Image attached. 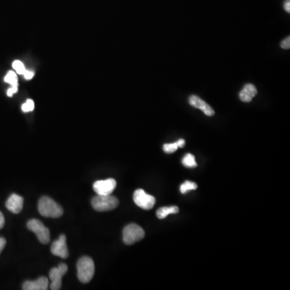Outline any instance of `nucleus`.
Returning a JSON list of instances; mask_svg holds the SVG:
<instances>
[{
	"label": "nucleus",
	"mask_w": 290,
	"mask_h": 290,
	"mask_svg": "<svg viewBox=\"0 0 290 290\" xmlns=\"http://www.w3.org/2000/svg\"><path fill=\"white\" fill-rule=\"evenodd\" d=\"M38 211L42 216L47 218H59L64 211L60 205L49 197H42L38 203Z\"/></svg>",
	"instance_id": "1"
},
{
	"label": "nucleus",
	"mask_w": 290,
	"mask_h": 290,
	"mask_svg": "<svg viewBox=\"0 0 290 290\" xmlns=\"http://www.w3.org/2000/svg\"><path fill=\"white\" fill-rule=\"evenodd\" d=\"M78 278L82 283H88L94 276L95 266L94 261L89 256H83L78 260L77 264Z\"/></svg>",
	"instance_id": "2"
},
{
	"label": "nucleus",
	"mask_w": 290,
	"mask_h": 290,
	"mask_svg": "<svg viewBox=\"0 0 290 290\" xmlns=\"http://www.w3.org/2000/svg\"><path fill=\"white\" fill-rule=\"evenodd\" d=\"M91 204L97 211H110L119 206V200L116 197L110 195H97L91 201Z\"/></svg>",
	"instance_id": "3"
},
{
	"label": "nucleus",
	"mask_w": 290,
	"mask_h": 290,
	"mask_svg": "<svg viewBox=\"0 0 290 290\" xmlns=\"http://www.w3.org/2000/svg\"><path fill=\"white\" fill-rule=\"evenodd\" d=\"M145 232L139 225L131 223L125 227L123 231V240L125 244L131 245L144 237Z\"/></svg>",
	"instance_id": "4"
},
{
	"label": "nucleus",
	"mask_w": 290,
	"mask_h": 290,
	"mask_svg": "<svg viewBox=\"0 0 290 290\" xmlns=\"http://www.w3.org/2000/svg\"><path fill=\"white\" fill-rule=\"evenodd\" d=\"M29 230L37 235L39 241L43 244H47L50 241V232L42 222L38 219H31L27 223Z\"/></svg>",
	"instance_id": "5"
},
{
	"label": "nucleus",
	"mask_w": 290,
	"mask_h": 290,
	"mask_svg": "<svg viewBox=\"0 0 290 290\" xmlns=\"http://www.w3.org/2000/svg\"><path fill=\"white\" fill-rule=\"evenodd\" d=\"M133 200L135 204L140 208L149 211L154 207L156 203V198L150 194H147L142 189L135 190L133 194Z\"/></svg>",
	"instance_id": "6"
},
{
	"label": "nucleus",
	"mask_w": 290,
	"mask_h": 290,
	"mask_svg": "<svg viewBox=\"0 0 290 290\" xmlns=\"http://www.w3.org/2000/svg\"><path fill=\"white\" fill-rule=\"evenodd\" d=\"M67 271L68 266L66 264H61L57 268H53L50 270L49 278L51 280L50 288L52 290L61 289L62 277Z\"/></svg>",
	"instance_id": "7"
},
{
	"label": "nucleus",
	"mask_w": 290,
	"mask_h": 290,
	"mask_svg": "<svg viewBox=\"0 0 290 290\" xmlns=\"http://www.w3.org/2000/svg\"><path fill=\"white\" fill-rule=\"evenodd\" d=\"M116 181L112 178L106 180L97 181L94 182L93 188L98 195H110L116 187Z\"/></svg>",
	"instance_id": "8"
},
{
	"label": "nucleus",
	"mask_w": 290,
	"mask_h": 290,
	"mask_svg": "<svg viewBox=\"0 0 290 290\" xmlns=\"http://www.w3.org/2000/svg\"><path fill=\"white\" fill-rule=\"evenodd\" d=\"M51 252L54 255L62 259H66L69 256L66 235H60V237L52 243Z\"/></svg>",
	"instance_id": "9"
},
{
	"label": "nucleus",
	"mask_w": 290,
	"mask_h": 290,
	"mask_svg": "<svg viewBox=\"0 0 290 290\" xmlns=\"http://www.w3.org/2000/svg\"><path fill=\"white\" fill-rule=\"evenodd\" d=\"M189 102L195 108L200 109L202 112L207 114V116H213L215 114V110H213L212 107L196 95L190 96Z\"/></svg>",
	"instance_id": "10"
},
{
	"label": "nucleus",
	"mask_w": 290,
	"mask_h": 290,
	"mask_svg": "<svg viewBox=\"0 0 290 290\" xmlns=\"http://www.w3.org/2000/svg\"><path fill=\"white\" fill-rule=\"evenodd\" d=\"M24 198L18 194H13L6 202V207L13 214H19L22 211Z\"/></svg>",
	"instance_id": "11"
},
{
	"label": "nucleus",
	"mask_w": 290,
	"mask_h": 290,
	"mask_svg": "<svg viewBox=\"0 0 290 290\" xmlns=\"http://www.w3.org/2000/svg\"><path fill=\"white\" fill-rule=\"evenodd\" d=\"M49 287V280L45 276H41L37 280H28L23 284V289L24 290H46Z\"/></svg>",
	"instance_id": "12"
},
{
	"label": "nucleus",
	"mask_w": 290,
	"mask_h": 290,
	"mask_svg": "<svg viewBox=\"0 0 290 290\" xmlns=\"http://www.w3.org/2000/svg\"><path fill=\"white\" fill-rule=\"evenodd\" d=\"M257 94V90L252 84H247L239 93V99L242 102H250Z\"/></svg>",
	"instance_id": "13"
},
{
	"label": "nucleus",
	"mask_w": 290,
	"mask_h": 290,
	"mask_svg": "<svg viewBox=\"0 0 290 290\" xmlns=\"http://www.w3.org/2000/svg\"><path fill=\"white\" fill-rule=\"evenodd\" d=\"M179 212V208L176 206H172V207H164L162 208L158 209L157 211V216L158 219H163L169 215L172 214H177Z\"/></svg>",
	"instance_id": "14"
},
{
	"label": "nucleus",
	"mask_w": 290,
	"mask_h": 290,
	"mask_svg": "<svg viewBox=\"0 0 290 290\" xmlns=\"http://www.w3.org/2000/svg\"><path fill=\"white\" fill-rule=\"evenodd\" d=\"M182 164L186 168H195L197 166L195 158L192 154H187L182 159Z\"/></svg>",
	"instance_id": "15"
},
{
	"label": "nucleus",
	"mask_w": 290,
	"mask_h": 290,
	"mask_svg": "<svg viewBox=\"0 0 290 290\" xmlns=\"http://www.w3.org/2000/svg\"><path fill=\"white\" fill-rule=\"evenodd\" d=\"M197 188H198V185L196 183L190 182V181H186L181 186L180 190L182 194H186L190 190H196Z\"/></svg>",
	"instance_id": "16"
},
{
	"label": "nucleus",
	"mask_w": 290,
	"mask_h": 290,
	"mask_svg": "<svg viewBox=\"0 0 290 290\" xmlns=\"http://www.w3.org/2000/svg\"><path fill=\"white\" fill-rule=\"evenodd\" d=\"M5 81L8 83L11 84L12 86H18V80H17V76L15 72H9L5 77Z\"/></svg>",
	"instance_id": "17"
},
{
	"label": "nucleus",
	"mask_w": 290,
	"mask_h": 290,
	"mask_svg": "<svg viewBox=\"0 0 290 290\" xmlns=\"http://www.w3.org/2000/svg\"><path fill=\"white\" fill-rule=\"evenodd\" d=\"M163 150L166 154H173L178 150V145L177 142L173 143H165Z\"/></svg>",
	"instance_id": "18"
},
{
	"label": "nucleus",
	"mask_w": 290,
	"mask_h": 290,
	"mask_svg": "<svg viewBox=\"0 0 290 290\" xmlns=\"http://www.w3.org/2000/svg\"><path fill=\"white\" fill-rule=\"evenodd\" d=\"M13 68H14L15 70L20 74H24L25 72V67L24 66V64L22 62H20V61H15L13 64Z\"/></svg>",
	"instance_id": "19"
},
{
	"label": "nucleus",
	"mask_w": 290,
	"mask_h": 290,
	"mask_svg": "<svg viewBox=\"0 0 290 290\" xmlns=\"http://www.w3.org/2000/svg\"><path fill=\"white\" fill-rule=\"evenodd\" d=\"M34 107H35L34 102L31 99H29L22 105V110L24 112H29V111L34 110Z\"/></svg>",
	"instance_id": "20"
},
{
	"label": "nucleus",
	"mask_w": 290,
	"mask_h": 290,
	"mask_svg": "<svg viewBox=\"0 0 290 290\" xmlns=\"http://www.w3.org/2000/svg\"><path fill=\"white\" fill-rule=\"evenodd\" d=\"M280 47L284 49H288L290 48V37H288L287 38L282 41L280 44Z\"/></svg>",
	"instance_id": "21"
},
{
	"label": "nucleus",
	"mask_w": 290,
	"mask_h": 290,
	"mask_svg": "<svg viewBox=\"0 0 290 290\" xmlns=\"http://www.w3.org/2000/svg\"><path fill=\"white\" fill-rule=\"evenodd\" d=\"M17 90H18V86H12L10 89H9L7 94H8L9 97H12L13 94L17 92Z\"/></svg>",
	"instance_id": "22"
},
{
	"label": "nucleus",
	"mask_w": 290,
	"mask_h": 290,
	"mask_svg": "<svg viewBox=\"0 0 290 290\" xmlns=\"http://www.w3.org/2000/svg\"><path fill=\"white\" fill-rule=\"evenodd\" d=\"M24 75H25V78L26 79L29 80L32 79L34 76V73L33 71H28V70H25V73H24Z\"/></svg>",
	"instance_id": "23"
},
{
	"label": "nucleus",
	"mask_w": 290,
	"mask_h": 290,
	"mask_svg": "<svg viewBox=\"0 0 290 290\" xmlns=\"http://www.w3.org/2000/svg\"><path fill=\"white\" fill-rule=\"evenodd\" d=\"M6 239L5 238H0V253L2 252L3 250L6 246Z\"/></svg>",
	"instance_id": "24"
},
{
	"label": "nucleus",
	"mask_w": 290,
	"mask_h": 290,
	"mask_svg": "<svg viewBox=\"0 0 290 290\" xmlns=\"http://www.w3.org/2000/svg\"><path fill=\"white\" fill-rule=\"evenodd\" d=\"M5 219L3 213L0 211V229H2L5 226Z\"/></svg>",
	"instance_id": "25"
},
{
	"label": "nucleus",
	"mask_w": 290,
	"mask_h": 290,
	"mask_svg": "<svg viewBox=\"0 0 290 290\" xmlns=\"http://www.w3.org/2000/svg\"><path fill=\"white\" fill-rule=\"evenodd\" d=\"M284 10L287 12V13H290V0H285V2H284Z\"/></svg>",
	"instance_id": "26"
},
{
	"label": "nucleus",
	"mask_w": 290,
	"mask_h": 290,
	"mask_svg": "<svg viewBox=\"0 0 290 290\" xmlns=\"http://www.w3.org/2000/svg\"><path fill=\"white\" fill-rule=\"evenodd\" d=\"M177 143H178V148H183L185 146V143H186V141L183 139H180L177 141Z\"/></svg>",
	"instance_id": "27"
}]
</instances>
